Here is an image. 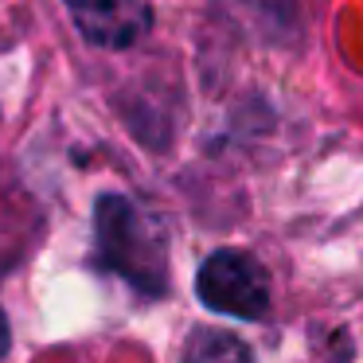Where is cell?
<instances>
[{
    "mask_svg": "<svg viewBox=\"0 0 363 363\" xmlns=\"http://www.w3.org/2000/svg\"><path fill=\"white\" fill-rule=\"evenodd\" d=\"M215 9L266 43H289L301 32V0H215Z\"/></svg>",
    "mask_w": 363,
    "mask_h": 363,
    "instance_id": "277c9868",
    "label": "cell"
},
{
    "mask_svg": "<svg viewBox=\"0 0 363 363\" xmlns=\"http://www.w3.org/2000/svg\"><path fill=\"white\" fill-rule=\"evenodd\" d=\"M74 32L102 51H129L152 28L149 0H63Z\"/></svg>",
    "mask_w": 363,
    "mask_h": 363,
    "instance_id": "3957f363",
    "label": "cell"
},
{
    "mask_svg": "<svg viewBox=\"0 0 363 363\" xmlns=\"http://www.w3.org/2000/svg\"><path fill=\"white\" fill-rule=\"evenodd\" d=\"M94 269L121 277L149 301L168 293L164 227L121 191H102L94 199Z\"/></svg>",
    "mask_w": 363,
    "mask_h": 363,
    "instance_id": "6da1fadb",
    "label": "cell"
},
{
    "mask_svg": "<svg viewBox=\"0 0 363 363\" xmlns=\"http://www.w3.org/2000/svg\"><path fill=\"white\" fill-rule=\"evenodd\" d=\"M9 347H12V324H9V316H4V308H0V359L9 355Z\"/></svg>",
    "mask_w": 363,
    "mask_h": 363,
    "instance_id": "8992f818",
    "label": "cell"
},
{
    "mask_svg": "<svg viewBox=\"0 0 363 363\" xmlns=\"http://www.w3.org/2000/svg\"><path fill=\"white\" fill-rule=\"evenodd\" d=\"M196 297L207 313L230 320H266L274 305L269 269L238 246L211 250L196 269Z\"/></svg>",
    "mask_w": 363,
    "mask_h": 363,
    "instance_id": "7a4b0ae2",
    "label": "cell"
},
{
    "mask_svg": "<svg viewBox=\"0 0 363 363\" xmlns=\"http://www.w3.org/2000/svg\"><path fill=\"white\" fill-rule=\"evenodd\" d=\"M184 363H254L246 340L227 328H196L184 344Z\"/></svg>",
    "mask_w": 363,
    "mask_h": 363,
    "instance_id": "5b68a950",
    "label": "cell"
}]
</instances>
